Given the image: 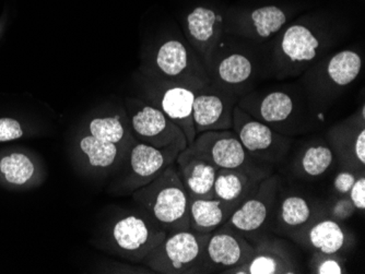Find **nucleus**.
Wrapping results in <instances>:
<instances>
[{
  "label": "nucleus",
  "mask_w": 365,
  "mask_h": 274,
  "mask_svg": "<svg viewBox=\"0 0 365 274\" xmlns=\"http://www.w3.org/2000/svg\"><path fill=\"white\" fill-rule=\"evenodd\" d=\"M131 197L168 234L190 230V196L175 163L155 181L133 192Z\"/></svg>",
  "instance_id": "obj_1"
},
{
  "label": "nucleus",
  "mask_w": 365,
  "mask_h": 274,
  "mask_svg": "<svg viewBox=\"0 0 365 274\" xmlns=\"http://www.w3.org/2000/svg\"><path fill=\"white\" fill-rule=\"evenodd\" d=\"M167 235L147 214H123L106 230L104 249L131 263H143Z\"/></svg>",
  "instance_id": "obj_2"
},
{
  "label": "nucleus",
  "mask_w": 365,
  "mask_h": 274,
  "mask_svg": "<svg viewBox=\"0 0 365 274\" xmlns=\"http://www.w3.org/2000/svg\"><path fill=\"white\" fill-rule=\"evenodd\" d=\"M208 237L192 230L170 233L145 255L143 263L158 273H200Z\"/></svg>",
  "instance_id": "obj_3"
},
{
  "label": "nucleus",
  "mask_w": 365,
  "mask_h": 274,
  "mask_svg": "<svg viewBox=\"0 0 365 274\" xmlns=\"http://www.w3.org/2000/svg\"><path fill=\"white\" fill-rule=\"evenodd\" d=\"M180 152L176 146L158 149L136 141L120 167L122 174L113 184L115 194L128 195L155 181L164 169L175 163Z\"/></svg>",
  "instance_id": "obj_4"
},
{
  "label": "nucleus",
  "mask_w": 365,
  "mask_h": 274,
  "mask_svg": "<svg viewBox=\"0 0 365 274\" xmlns=\"http://www.w3.org/2000/svg\"><path fill=\"white\" fill-rule=\"evenodd\" d=\"M153 78L200 90L211 85L206 67L182 41H164L153 57Z\"/></svg>",
  "instance_id": "obj_5"
},
{
  "label": "nucleus",
  "mask_w": 365,
  "mask_h": 274,
  "mask_svg": "<svg viewBox=\"0 0 365 274\" xmlns=\"http://www.w3.org/2000/svg\"><path fill=\"white\" fill-rule=\"evenodd\" d=\"M186 152L200 157L217 169L269 172L267 164L258 162L242 146L235 130H211L197 135Z\"/></svg>",
  "instance_id": "obj_6"
},
{
  "label": "nucleus",
  "mask_w": 365,
  "mask_h": 274,
  "mask_svg": "<svg viewBox=\"0 0 365 274\" xmlns=\"http://www.w3.org/2000/svg\"><path fill=\"white\" fill-rule=\"evenodd\" d=\"M126 112L136 141L158 149L176 146L182 151L187 148V139L182 129L153 104L129 99Z\"/></svg>",
  "instance_id": "obj_7"
},
{
  "label": "nucleus",
  "mask_w": 365,
  "mask_h": 274,
  "mask_svg": "<svg viewBox=\"0 0 365 274\" xmlns=\"http://www.w3.org/2000/svg\"><path fill=\"white\" fill-rule=\"evenodd\" d=\"M233 130L248 154L258 162H280L290 148L291 141L277 134L268 125L251 116L241 106L233 110Z\"/></svg>",
  "instance_id": "obj_8"
},
{
  "label": "nucleus",
  "mask_w": 365,
  "mask_h": 274,
  "mask_svg": "<svg viewBox=\"0 0 365 274\" xmlns=\"http://www.w3.org/2000/svg\"><path fill=\"white\" fill-rule=\"evenodd\" d=\"M149 80L151 83L147 87V92L150 104L159 108L164 115L182 129L187 139L188 146H190L196 138L192 106L199 90L155 78Z\"/></svg>",
  "instance_id": "obj_9"
},
{
  "label": "nucleus",
  "mask_w": 365,
  "mask_h": 274,
  "mask_svg": "<svg viewBox=\"0 0 365 274\" xmlns=\"http://www.w3.org/2000/svg\"><path fill=\"white\" fill-rule=\"evenodd\" d=\"M252 246L229 224L209 234L204 249L200 273L222 272L240 267L253 255Z\"/></svg>",
  "instance_id": "obj_10"
},
{
  "label": "nucleus",
  "mask_w": 365,
  "mask_h": 274,
  "mask_svg": "<svg viewBox=\"0 0 365 274\" xmlns=\"http://www.w3.org/2000/svg\"><path fill=\"white\" fill-rule=\"evenodd\" d=\"M71 152L83 173L98 177L122 167L128 151L115 143L100 140L82 128L73 138Z\"/></svg>",
  "instance_id": "obj_11"
},
{
  "label": "nucleus",
  "mask_w": 365,
  "mask_h": 274,
  "mask_svg": "<svg viewBox=\"0 0 365 274\" xmlns=\"http://www.w3.org/2000/svg\"><path fill=\"white\" fill-rule=\"evenodd\" d=\"M235 96L217 85L197 91L192 106V120L197 135L211 130L233 128Z\"/></svg>",
  "instance_id": "obj_12"
},
{
  "label": "nucleus",
  "mask_w": 365,
  "mask_h": 274,
  "mask_svg": "<svg viewBox=\"0 0 365 274\" xmlns=\"http://www.w3.org/2000/svg\"><path fill=\"white\" fill-rule=\"evenodd\" d=\"M279 179L268 176L260 181L255 194L244 200L229 218V225L237 232L252 233L259 230L267 221L278 191Z\"/></svg>",
  "instance_id": "obj_13"
},
{
  "label": "nucleus",
  "mask_w": 365,
  "mask_h": 274,
  "mask_svg": "<svg viewBox=\"0 0 365 274\" xmlns=\"http://www.w3.org/2000/svg\"><path fill=\"white\" fill-rule=\"evenodd\" d=\"M222 32V17L211 8L198 6L186 16V36L205 67L210 66Z\"/></svg>",
  "instance_id": "obj_14"
},
{
  "label": "nucleus",
  "mask_w": 365,
  "mask_h": 274,
  "mask_svg": "<svg viewBox=\"0 0 365 274\" xmlns=\"http://www.w3.org/2000/svg\"><path fill=\"white\" fill-rule=\"evenodd\" d=\"M267 175L268 172L264 171L218 169L213 186V198L239 206L255 194L260 181L268 177Z\"/></svg>",
  "instance_id": "obj_15"
},
{
  "label": "nucleus",
  "mask_w": 365,
  "mask_h": 274,
  "mask_svg": "<svg viewBox=\"0 0 365 274\" xmlns=\"http://www.w3.org/2000/svg\"><path fill=\"white\" fill-rule=\"evenodd\" d=\"M175 165L190 198H213L217 167L185 150L178 154Z\"/></svg>",
  "instance_id": "obj_16"
},
{
  "label": "nucleus",
  "mask_w": 365,
  "mask_h": 274,
  "mask_svg": "<svg viewBox=\"0 0 365 274\" xmlns=\"http://www.w3.org/2000/svg\"><path fill=\"white\" fill-rule=\"evenodd\" d=\"M321 46L319 36L309 26L300 23L289 26L279 43L281 57L292 65L314 60Z\"/></svg>",
  "instance_id": "obj_17"
},
{
  "label": "nucleus",
  "mask_w": 365,
  "mask_h": 274,
  "mask_svg": "<svg viewBox=\"0 0 365 274\" xmlns=\"http://www.w3.org/2000/svg\"><path fill=\"white\" fill-rule=\"evenodd\" d=\"M83 129L96 138L115 143L127 151L136 142L128 115L124 110L90 118Z\"/></svg>",
  "instance_id": "obj_18"
},
{
  "label": "nucleus",
  "mask_w": 365,
  "mask_h": 274,
  "mask_svg": "<svg viewBox=\"0 0 365 274\" xmlns=\"http://www.w3.org/2000/svg\"><path fill=\"white\" fill-rule=\"evenodd\" d=\"M237 208L218 198H190V230L210 234L227 222Z\"/></svg>",
  "instance_id": "obj_19"
},
{
  "label": "nucleus",
  "mask_w": 365,
  "mask_h": 274,
  "mask_svg": "<svg viewBox=\"0 0 365 274\" xmlns=\"http://www.w3.org/2000/svg\"><path fill=\"white\" fill-rule=\"evenodd\" d=\"M225 273L235 274H282L295 273L286 251L274 245H260L240 267L227 270Z\"/></svg>",
  "instance_id": "obj_20"
},
{
  "label": "nucleus",
  "mask_w": 365,
  "mask_h": 274,
  "mask_svg": "<svg viewBox=\"0 0 365 274\" xmlns=\"http://www.w3.org/2000/svg\"><path fill=\"white\" fill-rule=\"evenodd\" d=\"M288 21V16L282 8L262 6L252 10L245 19V31L252 38L266 40L282 30Z\"/></svg>",
  "instance_id": "obj_21"
},
{
  "label": "nucleus",
  "mask_w": 365,
  "mask_h": 274,
  "mask_svg": "<svg viewBox=\"0 0 365 274\" xmlns=\"http://www.w3.org/2000/svg\"><path fill=\"white\" fill-rule=\"evenodd\" d=\"M307 243L322 255H337L346 245L344 228L331 218L319 221L312 225L307 232Z\"/></svg>",
  "instance_id": "obj_22"
},
{
  "label": "nucleus",
  "mask_w": 365,
  "mask_h": 274,
  "mask_svg": "<svg viewBox=\"0 0 365 274\" xmlns=\"http://www.w3.org/2000/svg\"><path fill=\"white\" fill-rule=\"evenodd\" d=\"M253 75V63L245 55L235 53L221 59L215 66V79L219 87L230 91L245 85ZM231 92V91H230Z\"/></svg>",
  "instance_id": "obj_23"
},
{
  "label": "nucleus",
  "mask_w": 365,
  "mask_h": 274,
  "mask_svg": "<svg viewBox=\"0 0 365 274\" xmlns=\"http://www.w3.org/2000/svg\"><path fill=\"white\" fill-rule=\"evenodd\" d=\"M294 110L292 98L286 92L274 91L264 94L256 101L254 118L264 124L286 122Z\"/></svg>",
  "instance_id": "obj_24"
},
{
  "label": "nucleus",
  "mask_w": 365,
  "mask_h": 274,
  "mask_svg": "<svg viewBox=\"0 0 365 274\" xmlns=\"http://www.w3.org/2000/svg\"><path fill=\"white\" fill-rule=\"evenodd\" d=\"M362 57L354 51H342L328 60L326 73L330 83L337 87L351 85L360 75Z\"/></svg>",
  "instance_id": "obj_25"
},
{
  "label": "nucleus",
  "mask_w": 365,
  "mask_h": 274,
  "mask_svg": "<svg viewBox=\"0 0 365 274\" xmlns=\"http://www.w3.org/2000/svg\"><path fill=\"white\" fill-rule=\"evenodd\" d=\"M0 175L9 185L24 186L36 177V167L28 155L14 152L0 159Z\"/></svg>",
  "instance_id": "obj_26"
},
{
  "label": "nucleus",
  "mask_w": 365,
  "mask_h": 274,
  "mask_svg": "<svg viewBox=\"0 0 365 274\" xmlns=\"http://www.w3.org/2000/svg\"><path fill=\"white\" fill-rule=\"evenodd\" d=\"M311 216L309 202L300 196H289L281 202L279 221L287 228H300L309 222Z\"/></svg>",
  "instance_id": "obj_27"
},
{
  "label": "nucleus",
  "mask_w": 365,
  "mask_h": 274,
  "mask_svg": "<svg viewBox=\"0 0 365 274\" xmlns=\"http://www.w3.org/2000/svg\"><path fill=\"white\" fill-rule=\"evenodd\" d=\"M333 151L327 146L317 144L311 146L304 151L300 159L302 171L309 176L323 175L333 164Z\"/></svg>",
  "instance_id": "obj_28"
},
{
  "label": "nucleus",
  "mask_w": 365,
  "mask_h": 274,
  "mask_svg": "<svg viewBox=\"0 0 365 274\" xmlns=\"http://www.w3.org/2000/svg\"><path fill=\"white\" fill-rule=\"evenodd\" d=\"M317 265H314V273L317 274H342L344 273V265L341 260L335 255H322L317 253Z\"/></svg>",
  "instance_id": "obj_29"
},
{
  "label": "nucleus",
  "mask_w": 365,
  "mask_h": 274,
  "mask_svg": "<svg viewBox=\"0 0 365 274\" xmlns=\"http://www.w3.org/2000/svg\"><path fill=\"white\" fill-rule=\"evenodd\" d=\"M21 125L14 118H0V142L16 140L24 136Z\"/></svg>",
  "instance_id": "obj_30"
},
{
  "label": "nucleus",
  "mask_w": 365,
  "mask_h": 274,
  "mask_svg": "<svg viewBox=\"0 0 365 274\" xmlns=\"http://www.w3.org/2000/svg\"><path fill=\"white\" fill-rule=\"evenodd\" d=\"M356 211V206H354L349 197L339 198L330 208V214L333 216V220L337 221V222L348 220L354 216Z\"/></svg>",
  "instance_id": "obj_31"
},
{
  "label": "nucleus",
  "mask_w": 365,
  "mask_h": 274,
  "mask_svg": "<svg viewBox=\"0 0 365 274\" xmlns=\"http://www.w3.org/2000/svg\"><path fill=\"white\" fill-rule=\"evenodd\" d=\"M348 197L351 200L356 210H364L365 209V177L361 176L354 181V186L350 189Z\"/></svg>",
  "instance_id": "obj_32"
},
{
  "label": "nucleus",
  "mask_w": 365,
  "mask_h": 274,
  "mask_svg": "<svg viewBox=\"0 0 365 274\" xmlns=\"http://www.w3.org/2000/svg\"><path fill=\"white\" fill-rule=\"evenodd\" d=\"M356 181V176L352 172H340L334 181V187H335L336 191L339 192L340 195L346 196L349 194L350 189Z\"/></svg>",
  "instance_id": "obj_33"
},
{
  "label": "nucleus",
  "mask_w": 365,
  "mask_h": 274,
  "mask_svg": "<svg viewBox=\"0 0 365 274\" xmlns=\"http://www.w3.org/2000/svg\"><path fill=\"white\" fill-rule=\"evenodd\" d=\"M354 153L356 159H358V162L362 167L365 164V129L362 126L360 132L356 135V140L354 143Z\"/></svg>",
  "instance_id": "obj_34"
}]
</instances>
